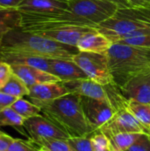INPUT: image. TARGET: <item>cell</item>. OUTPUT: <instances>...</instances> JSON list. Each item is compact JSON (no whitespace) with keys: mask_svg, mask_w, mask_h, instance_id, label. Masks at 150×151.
<instances>
[{"mask_svg":"<svg viewBox=\"0 0 150 151\" xmlns=\"http://www.w3.org/2000/svg\"><path fill=\"white\" fill-rule=\"evenodd\" d=\"M7 151H41L37 150L33 142L29 140L28 142L20 139H15L10 145Z\"/></svg>","mask_w":150,"mask_h":151,"instance_id":"cell-28","label":"cell"},{"mask_svg":"<svg viewBox=\"0 0 150 151\" xmlns=\"http://www.w3.org/2000/svg\"><path fill=\"white\" fill-rule=\"evenodd\" d=\"M149 106H150V104H149Z\"/></svg>","mask_w":150,"mask_h":151,"instance_id":"cell-37","label":"cell"},{"mask_svg":"<svg viewBox=\"0 0 150 151\" xmlns=\"http://www.w3.org/2000/svg\"><path fill=\"white\" fill-rule=\"evenodd\" d=\"M34 145L40 147V150L44 151H74L69 145L67 140L61 139H40L31 141Z\"/></svg>","mask_w":150,"mask_h":151,"instance_id":"cell-25","label":"cell"},{"mask_svg":"<svg viewBox=\"0 0 150 151\" xmlns=\"http://www.w3.org/2000/svg\"><path fill=\"white\" fill-rule=\"evenodd\" d=\"M61 82L67 88L69 93L109 102L105 87L90 79H79Z\"/></svg>","mask_w":150,"mask_h":151,"instance_id":"cell-13","label":"cell"},{"mask_svg":"<svg viewBox=\"0 0 150 151\" xmlns=\"http://www.w3.org/2000/svg\"><path fill=\"white\" fill-rule=\"evenodd\" d=\"M98 32L95 27H65L58 29L45 30L35 32L34 34L40 35L46 38L59 42L64 44L72 46H77L79 41L88 33Z\"/></svg>","mask_w":150,"mask_h":151,"instance_id":"cell-12","label":"cell"},{"mask_svg":"<svg viewBox=\"0 0 150 151\" xmlns=\"http://www.w3.org/2000/svg\"><path fill=\"white\" fill-rule=\"evenodd\" d=\"M69 94L61 81L45 82L29 88V94L26 96L34 104L41 107L42 104Z\"/></svg>","mask_w":150,"mask_h":151,"instance_id":"cell-11","label":"cell"},{"mask_svg":"<svg viewBox=\"0 0 150 151\" xmlns=\"http://www.w3.org/2000/svg\"><path fill=\"white\" fill-rule=\"evenodd\" d=\"M0 91L18 99L27 96L29 94V88L21 79L12 73L4 85L0 88Z\"/></svg>","mask_w":150,"mask_h":151,"instance_id":"cell-21","label":"cell"},{"mask_svg":"<svg viewBox=\"0 0 150 151\" xmlns=\"http://www.w3.org/2000/svg\"><path fill=\"white\" fill-rule=\"evenodd\" d=\"M50 73L60 79L61 81H67L79 79H88L82 69L72 60L50 58Z\"/></svg>","mask_w":150,"mask_h":151,"instance_id":"cell-16","label":"cell"},{"mask_svg":"<svg viewBox=\"0 0 150 151\" xmlns=\"http://www.w3.org/2000/svg\"><path fill=\"white\" fill-rule=\"evenodd\" d=\"M11 66L12 73L21 79L28 88L45 82L61 81L60 79L54 74L35 67L23 65H11Z\"/></svg>","mask_w":150,"mask_h":151,"instance_id":"cell-15","label":"cell"},{"mask_svg":"<svg viewBox=\"0 0 150 151\" xmlns=\"http://www.w3.org/2000/svg\"><path fill=\"white\" fill-rule=\"evenodd\" d=\"M126 108L130 111L142 125L150 129V106L149 104H141L134 100H127Z\"/></svg>","mask_w":150,"mask_h":151,"instance_id":"cell-22","label":"cell"},{"mask_svg":"<svg viewBox=\"0 0 150 151\" xmlns=\"http://www.w3.org/2000/svg\"><path fill=\"white\" fill-rule=\"evenodd\" d=\"M24 129L30 137V141L40 139L68 140L70 135L60 127L43 115H36L24 122Z\"/></svg>","mask_w":150,"mask_h":151,"instance_id":"cell-7","label":"cell"},{"mask_svg":"<svg viewBox=\"0 0 150 151\" xmlns=\"http://www.w3.org/2000/svg\"><path fill=\"white\" fill-rule=\"evenodd\" d=\"M41 150V151H44V150Z\"/></svg>","mask_w":150,"mask_h":151,"instance_id":"cell-36","label":"cell"},{"mask_svg":"<svg viewBox=\"0 0 150 151\" xmlns=\"http://www.w3.org/2000/svg\"><path fill=\"white\" fill-rule=\"evenodd\" d=\"M126 151H150V135L141 134V136Z\"/></svg>","mask_w":150,"mask_h":151,"instance_id":"cell-29","label":"cell"},{"mask_svg":"<svg viewBox=\"0 0 150 151\" xmlns=\"http://www.w3.org/2000/svg\"><path fill=\"white\" fill-rule=\"evenodd\" d=\"M11 74L12 69L11 65L4 61H0V88L4 85Z\"/></svg>","mask_w":150,"mask_h":151,"instance_id":"cell-30","label":"cell"},{"mask_svg":"<svg viewBox=\"0 0 150 151\" xmlns=\"http://www.w3.org/2000/svg\"><path fill=\"white\" fill-rule=\"evenodd\" d=\"M81 105L86 119L94 132L99 130L115 113L111 104L103 100L81 96Z\"/></svg>","mask_w":150,"mask_h":151,"instance_id":"cell-9","label":"cell"},{"mask_svg":"<svg viewBox=\"0 0 150 151\" xmlns=\"http://www.w3.org/2000/svg\"><path fill=\"white\" fill-rule=\"evenodd\" d=\"M130 7H143L150 5V0H126Z\"/></svg>","mask_w":150,"mask_h":151,"instance_id":"cell-34","label":"cell"},{"mask_svg":"<svg viewBox=\"0 0 150 151\" xmlns=\"http://www.w3.org/2000/svg\"><path fill=\"white\" fill-rule=\"evenodd\" d=\"M2 52H3V61L10 64L11 65H23L35 67L48 73H50V58H44L42 56H38L28 52H23V51L2 50Z\"/></svg>","mask_w":150,"mask_h":151,"instance_id":"cell-14","label":"cell"},{"mask_svg":"<svg viewBox=\"0 0 150 151\" xmlns=\"http://www.w3.org/2000/svg\"><path fill=\"white\" fill-rule=\"evenodd\" d=\"M21 14L19 9L0 7V40L11 30L20 27Z\"/></svg>","mask_w":150,"mask_h":151,"instance_id":"cell-19","label":"cell"},{"mask_svg":"<svg viewBox=\"0 0 150 151\" xmlns=\"http://www.w3.org/2000/svg\"><path fill=\"white\" fill-rule=\"evenodd\" d=\"M95 28L100 34L108 37L112 43H115L120 37L132 31L140 28H150V24L114 15L98 24Z\"/></svg>","mask_w":150,"mask_h":151,"instance_id":"cell-8","label":"cell"},{"mask_svg":"<svg viewBox=\"0 0 150 151\" xmlns=\"http://www.w3.org/2000/svg\"><path fill=\"white\" fill-rule=\"evenodd\" d=\"M119 8L113 0H68V11L94 27L113 17Z\"/></svg>","mask_w":150,"mask_h":151,"instance_id":"cell-4","label":"cell"},{"mask_svg":"<svg viewBox=\"0 0 150 151\" xmlns=\"http://www.w3.org/2000/svg\"><path fill=\"white\" fill-rule=\"evenodd\" d=\"M106 55L114 82L118 87L135 75L150 72L149 48L117 42L112 43Z\"/></svg>","mask_w":150,"mask_h":151,"instance_id":"cell-3","label":"cell"},{"mask_svg":"<svg viewBox=\"0 0 150 151\" xmlns=\"http://www.w3.org/2000/svg\"><path fill=\"white\" fill-rule=\"evenodd\" d=\"M72 60L82 69L88 79L103 86L114 83L106 54L80 51Z\"/></svg>","mask_w":150,"mask_h":151,"instance_id":"cell-5","label":"cell"},{"mask_svg":"<svg viewBox=\"0 0 150 151\" xmlns=\"http://www.w3.org/2000/svg\"><path fill=\"white\" fill-rule=\"evenodd\" d=\"M106 137L122 133H136L150 135V129L142 125L126 108L117 111L99 130Z\"/></svg>","mask_w":150,"mask_h":151,"instance_id":"cell-6","label":"cell"},{"mask_svg":"<svg viewBox=\"0 0 150 151\" xmlns=\"http://www.w3.org/2000/svg\"><path fill=\"white\" fill-rule=\"evenodd\" d=\"M40 108L43 116L60 127L70 137L88 136L94 133L86 119L81 96L78 94L69 93L42 104Z\"/></svg>","mask_w":150,"mask_h":151,"instance_id":"cell-2","label":"cell"},{"mask_svg":"<svg viewBox=\"0 0 150 151\" xmlns=\"http://www.w3.org/2000/svg\"><path fill=\"white\" fill-rule=\"evenodd\" d=\"M24 0H0V7L18 9Z\"/></svg>","mask_w":150,"mask_h":151,"instance_id":"cell-33","label":"cell"},{"mask_svg":"<svg viewBox=\"0 0 150 151\" xmlns=\"http://www.w3.org/2000/svg\"><path fill=\"white\" fill-rule=\"evenodd\" d=\"M25 119L19 115L11 107L5 108L0 111V127H11L15 128L20 133L24 129Z\"/></svg>","mask_w":150,"mask_h":151,"instance_id":"cell-23","label":"cell"},{"mask_svg":"<svg viewBox=\"0 0 150 151\" xmlns=\"http://www.w3.org/2000/svg\"><path fill=\"white\" fill-rule=\"evenodd\" d=\"M67 142L74 151H93L92 141L89 135L81 137H70Z\"/></svg>","mask_w":150,"mask_h":151,"instance_id":"cell-26","label":"cell"},{"mask_svg":"<svg viewBox=\"0 0 150 151\" xmlns=\"http://www.w3.org/2000/svg\"><path fill=\"white\" fill-rule=\"evenodd\" d=\"M119 88L126 100L150 104V72L132 77Z\"/></svg>","mask_w":150,"mask_h":151,"instance_id":"cell-10","label":"cell"},{"mask_svg":"<svg viewBox=\"0 0 150 151\" xmlns=\"http://www.w3.org/2000/svg\"><path fill=\"white\" fill-rule=\"evenodd\" d=\"M11 108L25 119L36 115H40L42 113V110L40 107L23 97L16 99V101L11 105Z\"/></svg>","mask_w":150,"mask_h":151,"instance_id":"cell-24","label":"cell"},{"mask_svg":"<svg viewBox=\"0 0 150 151\" xmlns=\"http://www.w3.org/2000/svg\"><path fill=\"white\" fill-rule=\"evenodd\" d=\"M16 99L17 98L0 91V111L4 110L5 108L11 107V105L16 101Z\"/></svg>","mask_w":150,"mask_h":151,"instance_id":"cell-32","label":"cell"},{"mask_svg":"<svg viewBox=\"0 0 150 151\" xmlns=\"http://www.w3.org/2000/svg\"><path fill=\"white\" fill-rule=\"evenodd\" d=\"M111 45L112 42L108 37L95 32L85 35L79 41L76 47L80 51L106 54Z\"/></svg>","mask_w":150,"mask_h":151,"instance_id":"cell-18","label":"cell"},{"mask_svg":"<svg viewBox=\"0 0 150 151\" xmlns=\"http://www.w3.org/2000/svg\"><path fill=\"white\" fill-rule=\"evenodd\" d=\"M2 50L23 51L48 58L72 60L80 52L75 46L64 44L40 35L27 32L20 27L8 32L0 40Z\"/></svg>","mask_w":150,"mask_h":151,"instance_id":"cell-1","label":"cell"},{"mask_svg":"<svg viewBox=\"0 0 150 151\" xmlns=\"http://www.w3.org/2000/svg\"><path fill=\"white\" fill-rule=\"evenodd\" d=\"M0 61H3V52L0 49Z\"/></svg>","mask_w":150,"mask_h":151,"instance_id":"cell-35","label":"cell"},{"mask_svg":"<svg viewBox=\"0 0 150 151\" xmlns=\"http://www.w3.org/2000/svg\"><path fill=\"white\" fill-rule=\"evenodd\" d=\"M143 134L136 133H122L111 135L109 140V149L111 151L127 150Z\"/></svg>","mask_w":150,"mask_h":151,"instance_id":"cell-20","label":"cell"},{"mask_svg":"<svg viewBox=\"0 0 150 151\" xmlns=\"http://www.w3.org/2000/svg\"><path fill=\"white\" fill-rule=\"evenodd\" d=\"M118 43H124L131 46H135V47H143V48H150V34L149 35H140V36H135V37H130V38H126L119 40L117 42ZM115 42V43H117Z\"/></svg>","mask_w":150,"mask_h":151,"instance_id":"cell-27","label":"cell"},{"mask_svg":"<svg viewBox=\"0 0 150 151\" xmlns=\"http://www.w3.org/2000/svg\"><path fill=\"white\" fill-rule=\"evenodd\" d=\"M15 139L11 135L0 131V151H7Z\"/></svg>","mask_w":150,"mask_h":151,"instance_id":"cell-31","label":"cell"},{"mask_svg":"<svg viewBox=\"0 0 150 151\" xmlns=\"http://www.w3.org/2000/svg\"><path fill=\"white\" fill-rule=\"evenodd\" d=\"M31 12H62L68 11V0H24L18 8Z\"/></svg>","mask_w":150,"mask_h":151,"instance_id":"cell-17","label":"cell"}]
</instances>
